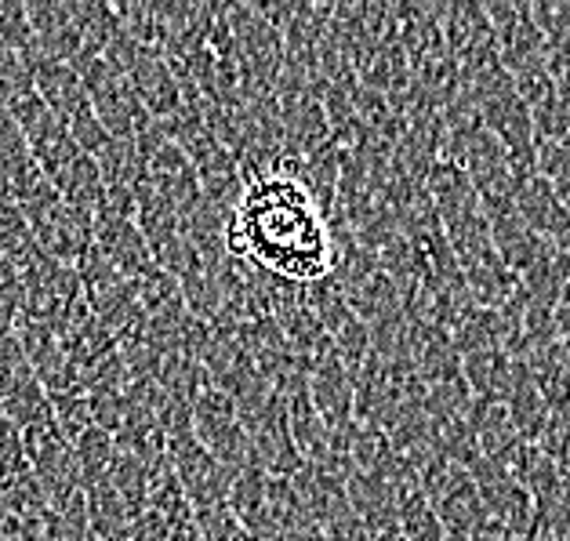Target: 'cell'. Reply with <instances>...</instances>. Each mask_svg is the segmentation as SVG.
<instances>
[{
	"label": "cell",
	"mask_w": 570,
	"mask_h": 541,
	"mask_svg": "<svg viewBox=\"0 0 570 541\" xmlns=\"http://www.w3.org/2000/svg\"><path fill=\"white\" fill-rule=\"evenodd\" d=\"M226 252L291 284H313L331 276V226L295 175H258L229 218Z\"/></svg>",
	"instance_id": "1"
},
{
	"label": "cell",
	"mask_w": 570,
	"mask_h": 541,
	"mask_svg": "<svg viewBox=\"0 0 570 541\" xmlns=\"http://www.w3.org/2000/svg\"><path fill=\"white\" fill-rule=\"evenodd\" d=\"M226 16L233 30L236 73L244 95H276V80L284 73L287 48L281 30L262 16L252 0H226Z\"/></svg>",
	"instance_id": "2"
},
{
	"label": "cell",
	"mask_w": 570,
	"mask_h": 541,
	"mask_svg": "<svg viewBox=\"0 0 570 541\" xmlns=\"http://www.w3.org/2000/svg\"><path fill=\"white\" fill-rule=\"evenodd\" d=\"M236 411H240L247 443H252L255 465L262 469V473H266V476H284V480L298 476V469L305 465V458L298 454L295 440H291L281 396H276L273 385L266 382V385H258L255 393H247L244 400H236Z\"/></svg>",
	"instance_id": "3"
},
{
	"label": "cell",
	"mask_w": 570,
	"mask_h": 541,
	"mask_svg": "<svg viewBox=\"0 0 570 541\" xmlns=\"http://www.w3.org/2000/svg\"><path fill=\"white\" fill-rule=\"evenodd\" d=\"M77 73L85 77V88H88V102L95 109V117L106 124L109 135L117 138H135L138 131L146 128L153 120L146 114L142 99L138 91L131 88V80L120 73V69L106 59V55H95V51H80L77 55Z\"/></svg>",
	"instance_id": "4"
},
{
	"label": "cell",
	"mask_w": 570,
	"mask_h": 541,
	"mask_svg": "<svg viewBox=\"0 0 570 541\" xmlns=\"http://www.w3.org/2000/svg\"><path fill=\"white\" fill-rule=\"evenodd\" d=\"M106 59L131 80V88L138 91V99H142L146 114L153 120H168L183 109V85H178L175 69L164 59V51L142 45V40H135L124 30L114 40V48L106 51Z\"/></svg>",
	"instance_id": "5"
},
{
	"label": "cell",
	"mask_w": 570,
	"mask_h": 541,
	"mask_svg": "<svg viewBox=\"0 0 570 541\" xmlns=\"http://www.w3.org/2000/svg\"><path fill=\"white\" fill-rule=\"evenodd\" d=\"M135 146L142 153L146 183L157 193H164V197L178 207V215H186L189 207L200 204V197H204L200 175L189 164L183 146L171 138V131L164 128V120H149L146 128L135 135Z\"/></svg>",
	"instance_id": "6"
},
{
	"label": "cell",
	"mask_w": 570,
	"mask_h": 541,
	"mask_svg": "<svg viewBox=\"0 0 570 541\" xmlns=\"http://www.w3.org/2000/svg\"><path fill=\"white\" fill-rule=\"evenodd\" d=\"M22 215L30 218V229L40 244V252L66 266H77L85 252L95 244V222L88 215H80L77 207H69L59 189L40 193L33 204L22 207Z\"/></svg>",
	"instance_id": "7"
},
{
	"label": "cell",
	"mask_w": 570,
	"mask_h": 541,
	"mask_svg": "<svg viewBox=\"0 0 570 541\" xmlns=\"http://www.w3.org/2000/svg\"><path fill=\"white\" fill-rule=\"evenodd\" d=\"M193 433L212 451L226 473H240V469L255 465V454H252V443H247L244 433V422H240V411H236L233 396H226L222 390H215L212 382L204 385V393L197 396L193 404Z\"/></svg>",
	"instance_id": "8"
},
{
	"label": "cell",
	"mask_w": 570,
	"mask_h": 541,
	"mask_svg": "<svg viewBox=\"0 0 570 541\" xmlns=\"http://www.w3.org/2000/svg\"><path fill=\"white\" fill-rule=\"evenodd\" d=\"M168 465L175 480L183 483L186 498L193 502V512L200 509H222L229 505V473L218 458L204 447L197 433H175L168 436Z\"/></svg>",
	"instance_id": "9"
},
{
	"label": "cell",
	"mask_w": 570,
	"mask_h": 541,
	"mask_svg": "<svg viewBox=\"0 0 570 541\" xmlns=\"http://www.w3.org/2000/svg\"><path fill=\"white\" fill-rule=\"evenodd\" d=\"M22 291H26V305L19 321H40V324H59L85 298L77 266H66V262H55L48 255L22 273Z\"/></svg>",
	"instance_id": "10"
},
{
	"label": "cell",
	"mask_w": 570,
	"mask_h": 541,
	"mask_svg": "<svg viewBox=\"0 0 570 541\" xmlns=\"http://www.w3.org/2000/svg\"><path fill=\"white\" fill-rule=\"evenodd\" d=\"M273 390H276V396H281L284 419H287L291 440H295L298 454L305 458V462L324 465L327 462V447H331V429L316 411V400H313L309 374H305V367L284 374Z\"/></svg>",
	"instance_id": "11"
},
{
	"label": "cell",
	"mask_w": 570,
	"mask_h": 541,
	"mask_svg": "<svg viewBox=\"0 0 570 541\" xmlns=\"http://www.w3.org/2000/svg\"><path fill=\"white\" fill-rule=\"evenodd\" d=\"M204 374H207V382H212L215 390L233 396V404H236V400H244L247 393H255L258 385H266L262 371L255 367L252 353H247L240 331L229 327V324H218V327H212V335H207Z\"/></svg>",
	"instance_id": "12"
},
{
	"label": "cell",
	"mask_w": 570,
	"mask_h": 541,
	"mask_svg": "<svg viewBox=\"0 0 570 541\" xmlns=\"http://www.w3.org/2000/svg\"><path fill=\"white\" fill-rule=\"evenodd\" d=\"M305 374H309V390H313L320 419L327 422L331 433L350 429L356 422V385H353L350 367L342 364V356L335 350L320 353L313 364L305 367Z\"/></svg>",
	"instance_id": "13"
},
{
	"label": "cell",
	"mask_w": 570,
	"mask_h": 541,
	"mask_svg": "<svg viewBox=\"0 0 570 541\" xmlns=\"http://www.w3.org/2000/svg\"><path fill=\"white\" fill-rule=\"evenodd\" d=\"M95 244H99V252L114 262V266L138 281L146 269H153L157 262H153V252L142 237V229H138L135 215H124V212H114V207H99L95 212Z\"/></svg>",
	"instance_id": "14"
},
{
	"label": "cell",
	"mask_w": 570,
	"mask_h": 541,
	"mask_svg": "<svg viewBox=\"0 0 570 541\" xmlns=\"http://www.w3.org/2000/svg\"><path fill=\"white\" fill-rule=\"evenodd\" d=\"M26 11H30L40 55L59 62H77V55L85 51V37H80L69 0H26Z\"/></svg>",
	"instance_id": "15"
},
{
	"label": "cell",
	"mask_w": 570,
	"mask_h": 541,
	"mask_svg": "<svg viewBox=\"0 0 570 541\" xmlns=\"http://www.w3.org/2000/svg\"><path fill=\"white\" fill-rule=\"evenodd\" d=\"M517 212L520 218L531 226L538 237H546L552 244H563L570 237V212L567 204L560 197V189H556L546 175H531L523 178V183L517 186Z\"/></svg>",
	"instance_id": "16"
},
{
	"label": "cell",
	"mask_w": 570,
	"mask_h": 541,
	"mask_svg": "<svg viewBox=\"0 0 570 541\" xmlns=\"http://www.w3.org/2000/svg\"><path fill=\"white\" fill-rule=\"evenodd\" d=\"M291 483H295L302 505L313 517V523L320 527V534H324L327 527H335L338 520H345L353 512L350 491H345V480L331 473L327 465L305 462L298 469V476H291Z\"/></svg>",
	"instance_id": "17"
},
{
	"label": "cell",
	"mask_w": 570,
	"mask_h": 541,
	"mask_svg": "<svg viewBox=\"0 0 570 541\" xmlns=\"http://www.w3.org/2000/svg\"><path fill=\"white\" fill-rule=\"evenodd\" d=\"M240 331V338L247 345V353H252L255 367L262 371V378H266L269 385H276L284 378V374L298 371L302 360L295 356V350H291L287 335L281 331V324L273 321V316L258 313V316H247V321L236 327Z\"/></svg>",
	"instance_id": "18"
},
{
	"label": "cell",
	"mask_w": 570,
	"mask_h": 541,
	"mask_svg": "<svg viewBox=\"0 0 570 541\" xmlns=\"http://www.w3.org/2000/svg\"><path fill=\"white\" fill-rule=\"evenodd\" d=\"M33 88L40 91V99L48 102L51 114L59 120H66V124L77 120L85 109H91L85 77L77 73L73 62H59V59L40 55V62L33 66Z\"/></svg>",
	"instance_id": "19"
},
{
	"label": "cell",
	"mask_w": 570,
	"mask_h": 541,
	"mask_svg": "<svg viewBox=\"0 0 570 541\" xmlns=\"http://www.w3.org/2000/svg\"><path fill=\"white\" fill-rule=\"evenodd\" d=\"M229 512L244 523V531L255 541L273 538L269 517V476L258 465H247L229 480Z\"/></svg>",
	"instance_id": "20"
},
{
	"label": "cell",
	"mask_w": 570,
	"mask_h": 541,
	"mask_svg": "<svg viewBox=\"0 0 570 541\" xmlns=\"http://www.w3.org/2000/svg\"><path fill=\"white\" fill-rule=\"evenodd\" d=\"M462 371H465V385L472 400H494V404H505V396L517 382L520 360L509 350H476L462 356Z\"/></svg>",
	"instance_id": "21"
},
{
	"label": "cell",
	"mask_w": 570,
	"mask_h": 541,
	"mask_svg": "<svg viewBox=\"0 0 570 541\" xmlns=\"http://www.w3.org/2000/svg\"><path fill=\"white\" fill-rule=\"evenodd\" d=\"M523 367L531 371L538 393L546 396L552 414H570V353L567 342L556 338L549 345H538L523 356Z\"/></svg>",
	"instance_id": "22"
},
{
	"label": "cell",
	"mask_w": 570,
	"mask_h": 541,
	"mask_svg": "<svg viewBox=\"0 0 570 541\" xmlns=\"http://www.w3.org/2000/svg\"><path fill=\"white\" fill-rule=\"evenodd\" d=\"M505 411H509V419L512 425H517V433L527 440V443H538L541 433H546V425L552 419V411L546 404V396L538 393V385L531 378V371L523 367V360H520V371H517V382H512V390L505 396Z\"/></svg>",
	"instance_id": "23"
},
{
	"label": "cell",
	"mask_w": 570,
	"mask_h": 541,
	"mask_svg": "<svg viewBox=\"0 0 570 541\" xmlns=\"http://www.w3.org/2000/svg\"><path fill=\"white\" fill-rule=\"evenodd\" d=\"M69 8H73L80 37H85V51L106 55L114 48V40L124 33V22L117 16L114 0H69Z\"/></svg>",
	"instance_id": "24"
},
{
	"label": "cell",
	"mask_w": 570,
	"mask_h": 541,
	"mask_svg": "<svg viewBox=\"0 0 570 541\" xmlns=\"http://www.w3.org/2000/svg\"><path fill=\"white\" fill-rule=\"evenodd\" d=\"M153 517H160L164 523L171 527L175 534H183L193 527V502L186 498L183 483L175 480L171 465H160L157 473L149 480V505H146Z\"/></svg>",
	"instance_id": "25"
},
{
	"label": "cell",
	"mask_w": 570,
	"mask_h": 541,
	"mask_svg": "<svg viewBox=\"0 0 570 541\" xmlns=\"http://www.w3.org/2000/svg\"><path fill=\"white\" fill-rule=\"evenodd\" d=\"M0 252L11 258V266L19 273H26L45 258V252H40V244L30 229V218L22 215V207L8 204V200L0 204Z\"/></svg>",
	"instance_id": "26"
},
{
	"label": "cell",
	"mask_w": 570,
	"mask_h": 541,
	"mask_svg": "<svg viewBox=\"0 0 570 541\" xmlns=\"http://www.w3.org/2000/svg\"><path fill=\"white\" fill-rule=\"evenodd\" d=\"M117 454V440L106 433V429L91 425L85 436L73 440V458H77V473H80V488H95L109 476V465H114Z\"/></svg>",
	"instance_id": "27"
},
{
	"label": "cell",
	"mask_w": 570,
	"mask_h": 541,
	"mask_svg": "<svg viewBox=\"0 0 570 541\" xmlns=\"http://www.w3.org/2000/svg\"><path fill=\"white\" fill-rule=\"evenodd\" d=\"M0 45L22 55L30 66L40 62V48L30 26V11H26V0H0Z\"/></svg>",
	"instance_id": "28"
},
{
	"label": "cell",
	"mask_w": 570,
	"mask_h": 541,
	"mask_svg": "<svg viewBox=\"0 0 570 541\" xmlns=\"http://www.w3.org/2000/svg\"><path fill=\"white\" fill-rule=\"evenodd\" d=\"M26 378H33V367H30V360H26L19 327L11 321H0V396L11 393Z\"/></svg>",
	"instance_id": "29"
},
{
	"label": "cell",
	"mask_w": 570,
	"mask_h": 541,
	"mask_svg": "<svg viewBox=\"0 0 570 541\" xmlns=\"http://www.w3.org/2000/svg\"><path fill=\"white\" fill-rule=\"evenodd\" d=\"M51 414H55V425L62 429V436L69 443H73L77 436H85L88 429L95 425L88 393H59V396H51Z\"/></svg>",
	"instance_id": "30"
},
{
	"label": "cell",
	"mask_w": 570,
	"mask_h": 541,
	"mask_svg": "<svg viewBox=\"0 0 570 541\" xmlns=\"http://www.w3.org/2000/svg\"><path fill=\"white\" fill-rule=\"evenodd\" d=\"M193 523H197V531H200L204 541H255L252 534L244 531V523L229 512V505L193 512Z\"/></svg>",
	"instance_id": "31"
},
{
	"label": "cell",
	"mask_w": 570,
	"mask_h": 541,
	"mask_svg": "<svg viewBox=\"0 0 570 541\" xmlns=\"http://www.w3.org/2000/svg\"><path fill=\"white\" fill-rule=\"evenodd\" d=\"M26 291H22V273L11 266V258L0 252V321L16 324L22 316Z\"/></svg>",
	"instance_id": "32"
},
{
	"label": "cell",
	"mask_w": 570,
	"mask_h": 541,
	"mask_svg": "<svg viewBox=\"0 0 570 541\" xmlns=\"http://www.w3.org/2000/svg\"><path fill=\"white\" fill-rule=\"evenodd\" d=\"M69 135L77 138V146L88 153V157H99V153L106 149V142L114 135L106 131V124L95 117V109H85L77 120H69Z\"/></svg>",
	"instance_id": "33"
},
{
	"label": "cell",
	"mask_w": 570,
	"mask_h": 541,
	"mask_svg": "<svg viewBox=\"0 0 570 541\" xmlns=\"http://www.w3.org/2000/svg\"><path fill=\"white\" fill-rule=\"evenodd\" d=\"M560 197H563V204H567V212H570V186H567V189L560 193Z\"/></svg>",
	"instance_id": "34"
},
{
	"label": "cell",
	"mask_w": 570,
	"mask_h": 541,
	"mask_svg": "<svg viewBox=\"0 0 570 541\" xmlns=\"http://www.w3.org/2000/svg\"><path fill=\"white\" fill-rule=\"evenodd\" d=\"M262 541H287V538H262Z\"/></svg>",
	"instance_id": "35"
},
{
	"label": "cell",
	"mask_w": 570,
	"mask_h": 541,
	"mask_svg": "<svg viewBox=\"0 0 570 541\" xmlns=\"http://www.w3.org/2000/svg\"><path fill=\"white\" fill-rule=\"evenodd\" d=\"M0 541H8V538H4V534H0Z\"/></svg>",
	"instance_id": "36"
}]
</instances>
